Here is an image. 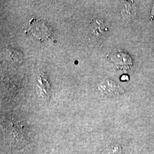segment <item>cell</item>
Segmentation results:
<instances>
[{"mask_svg": "<svg viewBox=\"0 0 154 154\" xmlns=\"http://www.w3.org/2000/svg\"><path fill=\"white\" fill-rule=\"evenodd\" d=\"M102 93L107 96H116L120 93L121 90L113 81L107 79L102 83L99 87Z\"/></svg>", "mask_w": 154, "mask_h": 154, "instance_id": "1", "label": "cell"}, {"mask_svg": "<svg viewBox=\"0 0 154 154\" xmlns=\"http://www.w3.org/2000/svg\"><path fill=\"white\" fill-rule=\"evenodd\" d=\"M90 25L94 35L95 36H100L104 32L107 30L105 22L103 20L93 19L90 22Z\"/></svg>", "mask_w": 154, "mask_h": 154, "instance_id": "2", "label": "cell"}]
</instances>
